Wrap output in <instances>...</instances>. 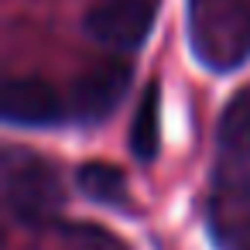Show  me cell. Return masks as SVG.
Wrapping results in <instances>:
<instances>
[{
	"instance_id": "obj_1",
	"label": "cell",
	"mask_w": 250,
	"mask_h": 250,
	"mask_svg": "<svg viewBox=\"0 0 250 250\" xmlns=\"http://www.w3.org/2000/svg\"><path fill=\"white\" fill-rule=\"evenodd\" d=\"M188 48L209 72L250 62V0H188Z\"/></svg>"
},
{
	"instance_id": "obj_2",
	"label": "cell",
	"mask_w": 250,
	"mask_h": 250,
	"mask_svg": "<svg viewBox=\"0 0 250 250\" xmlns=\"http://www.w3.org/2000/svg\"><path fill=\"white\" fill-rule=\"evenodd\" d=\"M0 175H4V206L11 219L21 226H45L48 219H55V212L65 202V192L52 161H45L35 151H24V147L4 151Z\"/></svg>"
},
{
	"instance_id": "obj_3",
	"label": "cell",
	"mask_w": 250,
	"mask_h": 250,
	"mask_svg": "<svg viewBox=\"0 0 250 250\" xmlns=\"http://www.w3.org/2000/svg\"><path fill=\"white\" fill-rule=\"evenodd\" d=\"M83 28L93 42L113 52H134L154 28V0H93Z\"/></svg>"
},
{
	"instance_id": "obj_4",
	"label": "cell",
	"mask_w": 250,
	"mask_h": 250,
	"mask_svg": "<svg viewBox=\"0 0 250 250\" xmlns=\"http://www.w3.org/2000/svg\"><path fill=\"white\" fill-rule=\"evenodd\" d=\"M130 65L120 62V59H106V62H96L93 69H86L76 83H72V96H69V117L79 120V124H100L106 120L127 86H130Z\"/></svg>"
},
{
	"instance_id": "obj_5",
	"label": "cell",
	"mask_w": 250,
	"mask_h": 250,
	"mask_svg": "<svg viewBox=\"0 0 250 250\" xmlns=\"http://www.w3.org/2000/svg\"><path fill=\"white\" fill-rule=\"evenodd\" d=\"M7 124L18 127H52L69 113V103L62 93L38 76H11L4 83V100H0Z\"/></svg>"
},
{
	"instance_id": "obj_6",
	"label": "cell",
	"mask_w": 250,
	"mask_h": 250,
	"mask_svg": "<svg viewBox=\"0 0 250 250\" xmlns=\"http://www.w3.org/2000/svg\"><path fill=\"white\" fill-rule=\"evenodd\" d=\"M76 185L79 192L106 209H130V192H127V175L117 165L106 161H86L76 171Z\"/></svg>"
},
{
	"instance_id": "obj_7",
	"label": "cell",
	"mask_w": 250,
	"mask_h": 250,
	"mask_svg": "<svg viewBox=\"0 0 250 250\" xmlns=\"http://www.w3.org/2000/svg\"><path fill=\"white\" fill-rule=\"evenodd\" d=\"M158 86L151 83L137 103L134 124H130V151L141 165H151L158 158Z\"/></svg>"
}]
</instances>
